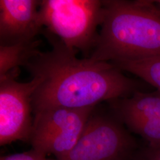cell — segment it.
Here are the masks:
<instances>
[{"instance_id": "6da1fadb", "label": "cell", "mask_w": 160, "mask_h": 160, "mask_svg": "<svg viewBox=\"0 0 160 160\" xmlns=\"http://www.w3.org/2000/svg\"><path fill=\"white\" fill-rule=\"evenodd\" d=\"M50 51L40 53L24 67L39 80L32 96L34 113L58 109L96 107L103 101L129 97L143 91V81L132 79L109 62L78 59V51L54 36Z\"/></svg>"}, {"instance_id": "7a4b0ae2", "label": "cell", "mask_w": 160, "mask_h": 160, "mask_svg": "<svg viewBox=\"0 0 160 160\" xmlns=\"http://www.w3.org/2000/svg\"><path fill=\"white\" fill-rule=\"evenodd\" d=\"M89 58L115 62L160 57V5L156 1L106 0Z\"/></svg>"}, {"instance_id": "3957f363", "label": "cell", "mask_w": 160, "mask_h": 160, "mask_svg": "<svg viewBox=\"0 0 160 160\" xmlns=\"http://www.w3.org/2000/svg\"><path fill=\"white\" fill-rule=\"evenodd\" d=\"M103 9L98 0H43L39 12L43 26L67 47L88 54L97 42Z\"/></svg>"}, {"instance_id": "277c9868", "label": "cell", "mask_w": 160, "mask_h": 160, "mask_svg": "<svg viewBox=\"0 0 160 160\" xmlns=\"http://www.w3.org/2000/svg\"><path fill=\"white\" fill-rule=\"evenodd\" d=\"M94 109L58 108L34 113L30 138L33 149L62 158L78 141Z\"/></svg>"}, {"instance_id": "5b68a950", "label": "cell", "mask_w": 160, "mask_h": 160, "mask_svg": "<svg viewBox=\"0 0 160 160\" xmlns=\"http://www.w3.org/2000/svg\"><path fill=\"white\" fill-rule=\"evenodd\" d=\"M117 117L90 115L78 141L62 158L51 160H126L135 142Z\"/></svg>"}, {"instance_id": "8992f818", "label": "cell", "mask_w": 160, "mask_h": 160, "mask_svg": "<svg viewBox=\"0 0 160 160\" xmlns=\"http://www.w3.org/2000/svg\"><path fill=\"white\" fill-rule=\"evenodd\" d=\"M16 69L0 77V143L1 145L30 138L32 96L39 80L33 77L28 82L16 80Z\"/></svg>"}, {"instance_id": "52a82bcc", "label": "cell", "mask_w": 160, "mask_h": 160, "mask_svg": "<svg viewBox=\"0 0 160 160\" xmlns=\"http://www.w3.org/2000/svg\"><path fill=\"white\" fill-rule=\"evenodd\" d=\"M112 102L116 117L149 146L160 144V92L138 91Z\"/></svg>"}, {"instance_id": "ba28073f", "label": "cell", "mask_w": 160, "mask_h": 160, "mask_svg": "<svg viewBox=\"0 0 160 160\" xmlns=\"http://www.w3.org/2000/svg\"><path fill=\"white\" fill-rule=\"evenodd\" d=\"M40 1H0V45L34 40L43 26Z\"/></svg>"}, {"instance_id": "9c48e42d", "label": "cell", "mask_w": 160, "mask_h": 160, "mask_svg": "<svg viewBox=\"0 0 160 160\" xmlns=\"http://www.w3.org/2000/svg\"><path fill=\"white\" fill-rule=\"evenodd\" d=\"M40 41L37 39L10 45H0V77L12 70L24 67L31 59L38 55Z\"/></svg>"}, {"instance_id": "30bf717a", "label": "cell", "mask_w": 160, "mask_h": 160, "mask_svg": "<svg viewBox=\"0 0 160 160\" xmlns=\"http://www.w3.org/2000/svg\"><path fill=\"white\" fill-rule=\"evenodd\" d=\"M111 63L122 71L137 75L160 92V57Z\"/></svg>"}, {"instance_id": "8fae6325", "label": "cell", "mask_w": 160, "mask_h": 160, "mask_svg": "<svg viewBox=\"0 0 160 160\" xmlns=\"http://www.w3.org/2000/svg\"><path fill=\"white\" fill-rule=\"evenodd\" d=\"M0 160H51L46 158V155L33 149L29 152L2 157Z\"/></svg>"}, {"instance_id": "7c38bea8", "label": "cell", "mask_w": 160, "mask_h": 160, "mask_svg": "<svg viewBox=\"0 0 160 160\" xmlns=\"http://www.w3.org/2000/svg\"><path fill=\"white\" fill-rule=\"evenodd\" d=\"M137 160H160V144L149 146Z\"/></svg>"}]
</instances>
